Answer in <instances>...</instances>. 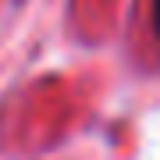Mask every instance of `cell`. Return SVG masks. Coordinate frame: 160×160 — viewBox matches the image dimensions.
<instances>
[{
    "label": "cell",
    "instance_id": "1",
    "mask_svg": "<svg viewBox=\"0 0 160 160\" xmlns=\"http://www.w3.org/2000/svg\"><path fill=\"white\" fill-rule=\"evenodd\" d=\"M149 14H153V29L160 36V0H149Z\"/></svg>",
    "mask_w": 160,
    "mask_h": 160
}]
</instances>
